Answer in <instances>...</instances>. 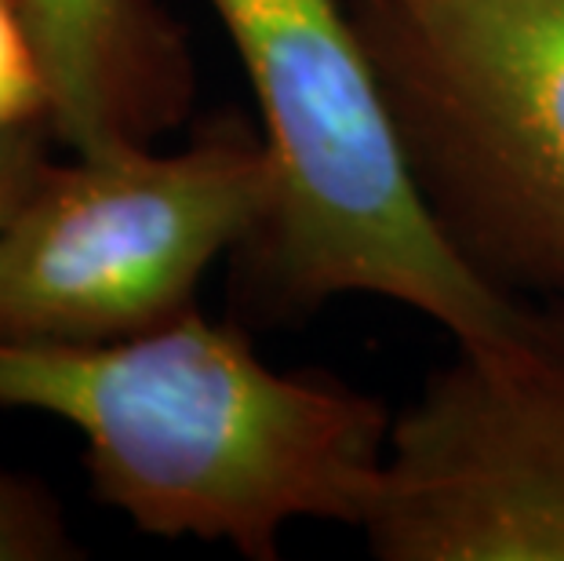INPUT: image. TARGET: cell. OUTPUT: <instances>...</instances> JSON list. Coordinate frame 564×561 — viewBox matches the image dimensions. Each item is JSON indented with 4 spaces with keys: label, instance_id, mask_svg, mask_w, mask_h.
<instances>
[{
    "label": "cell",
    "instance_id": "7",
    "mask_svg": "<svg viewBox=\"0 0 564 561\" xmlns=\"http://www.w3.org/2000/svg\"><path fill=\"white\" fill-rule=\"evenodd\" d=\"M66 558H80V543L47 488L22 474L0 471V561Z\"/></svg>",
    "mask_w": 564,
    "mask_h": 561
},
{
    "label": "cell",
    "instance_id": "8",
    "mask_svg": "<svg viewBox=\"0 0 564 561\" xmlns=\"http://www.w3.org/2000/svg\"><path fill=\"white\" fill-rule=\"evenodd\" d=\"M41 121L52 125V91H47L26 4L0 0V131Z\"/></svg>",
    "mask_w": 564,
    "mask_h": 561
},
{
    "label": "cell",
    "instance_id": "5",
    "mask_svg": "<svg viewBox=\"0 0 564 561\" xmlns=\"http://www.w3.org/2000/svg\"><path fill=\"white\" fill-rule=\"evenodd\" d=\"M361 532L382 561H564V343L459 346L393 416Z\"/></svg>",
    "mask_w": 564,
    "mask_h": 561
},
{
    "label": "cell",
    "instance_id": "2",
    "mask_svg": "<svg viewBox=\"0 0 564 561\" xmlns=\"http://www.w3.org/2000/svg\"><path fill=\"white\" fill-rule=\"evenodd\" d=\"M208 4L256 91L273 169L267 216L230 256L237 321L292 325L343 295H376L459 346L564 343V310L491 289L441 234L343 0Z\"/></svg>",
    "mask_w": 564,
    "mask_h": 561
},
{
    "label": "cell",
    "instance_id": "10",
    "mask_svg": "<svg viewBox=\"0 0 564 561\" xmlns=\"http://www.w3.org/2000/svg\"><path fill=\"white\" fill-rule=\"evenodd\" d=\"M350 4H357V0H350Z\"/></svg>",
    "mask_w": 564,
    "mask_h": 561
},
{
    "label": "cell",
    "instance_id": "6",
    "mask_svg": "<svg viewBox=\"0 0 564 561\" xmlns=\"http://www.w3.org/2000/svg\"><path fill=\"white\" fill-rule=\"evenodd\" d=\"M69 153L153 147L186 121L194 63L161 0H22Z\"/></svg>",
    "mask_w": 564,
    "mask_h": 561
},
{
    "label": "cell",
    "instance_id": "3",
    "mask_svg": "<svg viewBox=\"0 0 564 561\" xmlns=\"http://www.w3.org/2000/svg\"><path fill=\"white\" fill-rule=\"evenodd\" d=\"M350 11L448 245L491 289L564 303V0Z\"/></svg>",
    "mask_w": 564,
    "mask_h": 561
},
{
    "label": "cell",
    "instance_id": "9",
    "mask_svg": "<svg viewBox=\"0 0 564 561\" xmlns=\"http://www.w3.org/2000/svg\"><path fill=\"white\" fill-rule=\"evenodd\" d=\"M55 131L52 125H22L0 131V226L11 219V212L22 205L30 186L37 183L41 172L52 164L47 150H52Z\"/></svg>",
    "mask_w": 564,
    "mask_h": 561
},
{
    "label": "cell",
    "instance_id": "4",
    "mask_svg": "<svg viewBox=\"0 0 564 561\" xmlns=\"http://www.w3.org/2000/svg\"><path fill=\"white\" fill-rule=\"evenodd\" d=\"M270 194L267 142L237 117L175 153L52 161L0 226V339L91 346L186 314L204 273L256 234Z\"/></svg>",
    "mask_w": 564,
    "mask_h": 561
},
{
    "label": "cell",
    "instance_id": "1",
    "mask_svg": "<svg viewBox=\"0 0 564 561\" xmlns=\"http://www.w3.org/2000/svg\"><path fill=\"white\" fill-rule=\"evenodd\" d=\"M0 404L84 438L91 493L150 536L278 561L295 521L361 529L393 416L332 373L267 365L245 321L197 306L139 336L0 339Z\"/></svg>",
    "mask_w": 564,
    "mask_h": 561
}]
</instances>
